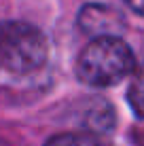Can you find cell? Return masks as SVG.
Returning a JSON list of instances; mask_svg holds the SVG:
<instances>
[{"instance_id":"cell-6","label":"cell","mask_w":144,"mask_h":146,"mask_svg":"<svg viewBox=\"0 0 144 146\" xmlns=\"http://www.w3.org/2000/svg\"><path fill=\"white\" fill-rule=\"evenodd\" d=\"M123 2H125L133 13H138V15L144 17V0H123Z\"/></svg>"},{"instance_id":"cell-4","label":"cell","mask_w":144,"mask_h":146,"mask_svg":"<svg viewBox=\"0 0 144 146\" xmlns=\"http://www.w3.org/2000/svg\"><path fill=\"white\" fill-rule=\"evenodd\" d=\"M131 83L127 89V102L138 119H144V49L136 57L131 68Z\"/></svg>"},{"instance_id":"cell-3","label":"cell","mask_w":144,"mask_h":146,"mask_svg":"<svg viewBox=\"0 0 144 146\" xmlns=\"http://www.w3.org/2000/svg\"><path fill=\"white\" fill-rule=\"evenodd\" d=\"M78 26L85 34L98 36H119L125 30L123 15L106 4H85L78 13Z\"/></svg>"},{"instance_id":"cell-2","label":"cell","mask_w":144,"mask_h":146,"mask_svg":"<svg viewBox=\"0 0 144 146\" xmlns=\"http://www.w3.org/2000/svg\"><path fill=\"white\" fill-rule=\"evenodd\" d=\"M49 55L44 34L28 21L0 23V68L15 74H28L42 68Z\"/></svg>"},{"instance_id":"cell-1","label":"cell","mask_w":144,"mask_h":146,"mask_svg":"<svg viewBox=\"0 0 144 146\" xmlns=\"http://www.w3.org/2000/svg\"><path fill=\"white\" fill-rule=\"evenodd\" d=\"M136 55L119 36H98L81 51L76 76L89 87H110L129 76Z\"/></svg>"},{"instance_id":"cell-5","label":"cell","mask_w":144,"mask_h":146,"mask_svg":"<svg viewBox=\"0 0 144 146\" xmlns=\"http://www.w3.org/2000/svg\"><path fill=\"white\" fill-rule=\"evenodd\" d=\"M44 146H110L96 133H59L53 135Z\"/></svg>"}]
</instances>
